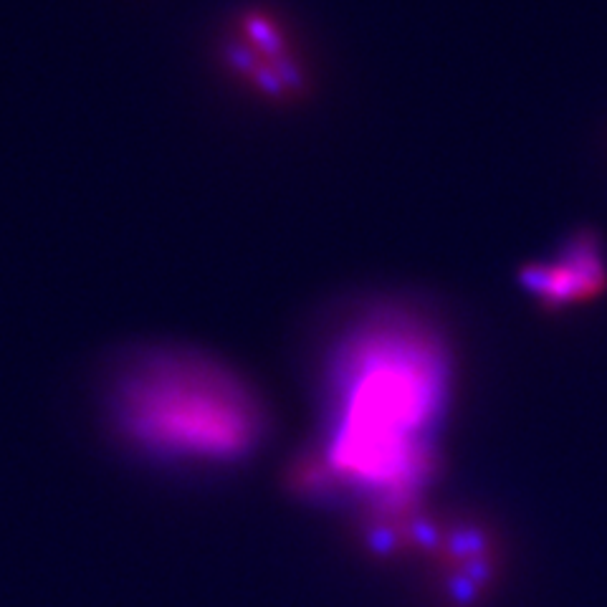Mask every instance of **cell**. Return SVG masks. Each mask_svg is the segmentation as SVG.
<instances>
[{
	"label": "cell",
	"mask_w": 607,
	"mask_h": 607,
	"mask_svg": "<svg viewBox=\"0 0 607 607\" xmlns=\"http://www.w3.org/2000/svg\"><path fill=\"white\" fill-rule=\"evenodd\" d=\"M448 360L428 324L403 309H377L342 334L332 362V428L322 463L380 506L415 511L433 430L446 403Z\"/></svg>",
	"instance_id": "1"
},
{
	"label": "cell",
	"mask_w": 607,
	"mask_h": 607,
	"mask_svg": "<svg viewBox=\"0 0 607 607\" xmlns=\"http://www.w3.org/2000/svg\"><path fill=\"white\" fill-rule=\"evenodd\" d=\"M107 415L127 446L205 466L246 461L269 433L256 387L188 347H150L122 360L109 377Z\"/></svg>",
	"instance_id": "2"
},
{
	"label": "cell",
	"mask_w": 607,
	"mask_h": 607,
	"mask_svg": "<svg viewBox=\"0 0 607 607\" xmlns=\"http://www.w3.org/2000/svg\"><path fill=\"white\" fill-rule=\"evenodd\" d=\"M522 284L544 307H572L597 299L607 289V269L600 243L590 236L572 238L557 256L522 271Z\"/></svg>",
	"instance_id": "3"
}]
</instances>
